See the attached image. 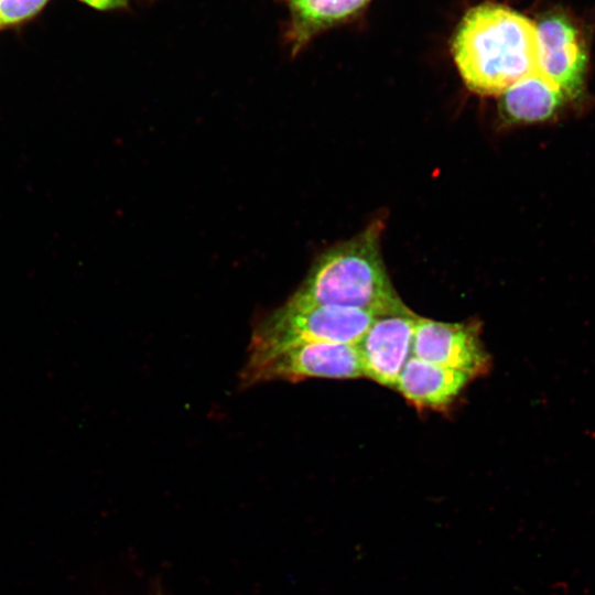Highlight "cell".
<instances>
[{
  "instance_id": "cell-6",
  "label": "cell",
  "mask_w": 595,
  "mask_h": 595,
  "mask_svg": "<svg viewBox=\"0 0 595 595\" xmlns=\"http://www.w3.org/2000/svg\"><path fill=\"white\" fill-rule=\"evenodd\" d=\"M587 56L581 33L562 13L544 15L536 26V66L565 97L581 95Z\"/></svg>"
},
{
  "instance_id": "cell-5",
  "label": "cell",
  "mask_w": 595,
  "mask_h": 595,
  "mask_svg": "<svg viewBox=\"0 0 595 595\" xmlns=\"http://www.w3.org/2000/svg\"><path fill=\"white\" fill-rule=\"evenodd\" d=\"M480 333V324L476 321L445 323L419 316L411 356L475 379L486 375L491 366Z\"/></svg>"
},
{
  "instance_id": "cell-3",
  "label": "cell",
  "mask_w": 595,
  "mask_h": 595,
  "mask_svg": "<svg viewBox=\"0 0 595 595\" xmlns=\"http://www.w3.org/2000/svg\"><path fill=\"white\" fill-rule=\"evenodd\" d=\"M376 316L355 307L286 301L256 325L249 357L263 356L305 342L356 345Z\"/></svg>"
},
{
  "instance_id": "cell-10",
  "label": "cell",
  "mask_w": 595,
  "mask_h": 595,
  "mask_svg": "<svg viewBox=\"0 0 595 595\" xmlns=\"http://www.w3.org/2000/svg\"><path fill=\"white\" fill-rule=\"evenodd\" d=\"M290 20L285 39L293 55L321 32L358 13L370 0H285Z\"/></svg>"
},
{
  "instance_id": "cell-4",
  "label": "cell",
  "mask_w": 595,
  "mask_h": 595,
  "mask_svg": "<svg viewBox=\"0 0 595 595\" xmlns=\"http://www.w3.org/2000/svg\"><path fill=\"white\" fill-rule=\"evenodd\" d=\"M358 377H363V368L356 345L305 342L249 357L240 372V385L248 388L272 380L295 382L307 378Z\"/></svg>"
},
{
  "instance_id": "cell-2",
  "label": "cell",
  "mask_w": 595,
  "mask_h": 595,
  "mask_svg": "<svg viewBox=\"0 0 595 595\" xmlns=\"http://www.w3.org/2000/svg\"><path fill=\"white\" fill-rule=\"evenodd\" d=\"M383 228V219L377 218L356 236L322 252L288 301L355 307L377 316L405 306L381 257Z\"/></svg>"
},
{
  "instance_id": "cell-12",
  "label": "cell",
  "mask_w": 595,
  "mask_h": 595,
  "mask_svg": "<svg viewBox=\"0 0 595 595\" xmlns=\"http://www.w3.org/2000/svg\"><path fill=\"white\" fill-rule=\"evenodd\" d=\"M85 4L101 11L116 10L125 8L130 0H80Z\"/></svg>"
},
{
  "instance_id": "cell-11",
  "label": "cell",
  "mask_w": 595,
  "mask_h": 595,
  "mask_svg": "<svg viewBox=\"0 0 595 595\" xmlns=\"http://www.w3.org/2000/svg\"><path fill=\"white\" fill-rule=\"evenodd\" d=\"M50 0H0V30L35 17Z\"/></svg>"
},
{
  "instance_id": "cell-1",
  "label": "cell",
  "mask_w": 595,
  "mask_h": 595,
  "mask_svg": "<svg viewBox=\"0 0 595 595\" xmlns=\"http://www.w3.org/2000/svg\"><path fill=\"white\" fill-rule=\"evenodd\" d=\"M452 55L465 85L483 96H499L537 72L536 25L498 3H482L463 17Z\"/></svg>"
},
{
  "instance_id": "cell-9",
  "label": "cell",
  "mask_w": 595,
  "mask_h": 595,
  "mask_svg": "<svg viewBox=\"0 0 595 595\" xmlns=\"http://www.w3.org/2000/svg\"><path fill=\"white\" fill-rule=\"evenodd\" d=\"M499 97L502 119L509 123H532L554 117L565 96L540 73L533 72L509 86Z\"/></svg>"
},
{
  "instance_id": "cell-7",
  "label": "cell",
  "mask_w": 595,
  "mask_h": 595,
  "mask_svg": "<svg viewBox=\"0 0 595 595\" xmlns=\"http://www.w3.org/2000/svg\"><path fill=\"white\" fill-rule=\"evenodd\" d=\"M418 317L407 305L375 317L356 344L363 376L379 385L396 388L398 378L411 357Z\"/></svg>"
},
{
  "instance_id": "cell-8",
  "label": "cell",
  "mask_w": 595,
  "mask_h": 595,
  "mask_svg": "<svg viewBox=\"0 0 595 595\" xmlns=\"http://www.w3.org/2000/svg\"><path fill=\"white\" fill-rule=\"evenodd\" d=\"M472 380L467 374L411 356L394 389L418 410L443 411L456 401Z\"/></svg>"
}]
</instances>
